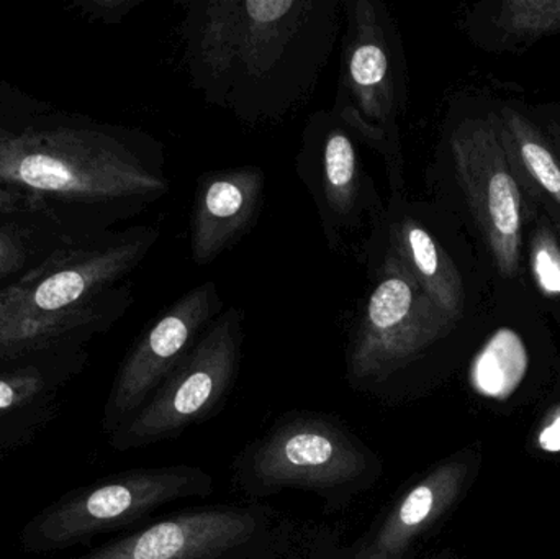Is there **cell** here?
<instances>
[{"label":"cell","mask_w":560,"mask_h":559,"mask_svg":"<svg viewBox=\"0 0 560 559\" xmlns=\"http://www.w3.org/2000/svg\"><path fill=\"white\" fill-rule=\"evenodd\" d=\"M341 9L338 0L189 2L180 33L190 84L245 124H278L315 91Z\"/></svg>","instance_id":"obj_1"},{"label":"cell","mask_w":560,"mask_h":559,"mask_svg":"<svg viewBox=\"0 0 560 559\" xmlns=\"http://www.w3.org/2000/svg\"><path fill=\"white\" fill-rule=\"evenodd\" d=\"M160 232L138 226L107 245L61 253L0 291V360L46 350L124 312L115 289L153 248Z\"/></svg>","instance_id":"obj_2"},{"label":"cell","mask_w":560,"mask_h":559,"mask_svg":"<svg viewBox=\"0 0 560 559\" xmlns=\"http://www.w3.org/2000/svg\"><path fill=\"white\" fill-rule=\"evenodd\" d=\"M0 180L81 202L133 209L163 199L171 189L160 141L94 128L0 137Z\"/></svg>","instance_id":"obj_3"},{"label":"cell","mask_w":560,"mask_h":559,"mask_svg":"<svg viewBox=\"0 0 560 559\" xmlns=\"http://www.w3.org/2000/svg\"><path fill=\"white\" fill-rule=\"evenodd\" d=\"M368 288L349 328L346 366L359 387L387 386L420 363L459 322L441 311L382 243L364 238Z\"/></svg>","instance_id":"obj_4"},{"label":"cell","mask_w":560,"mask_h":559,"mask_svg":"<svg viewBox=\"0 0 560 559\" xmlns=\"http://www.w3.org/2000/svg\"><path fill=\"white\" fill-rule=\"evenodd\" d=\"M346 30L331 110L384 161L388 194H404L400 120L407 75L400 35L381 0L342 2Z\"/></svg>","instance_id":"obj_5"},{"label":"cell","mask_w":560,"mask_h":559,"mask_svg":"<svg viewBox=\"0 0 560 559\" xmlns=\"http://www.w3.org/2000/svg\"><path fill=\"white\" fill-rule=\"evenodd\" d=\"M381 458L345 427L319 416H295L269 430L236 459V486L253 498L285 489L313 492L346 508L381 478Z\"/></svg>","instance_id":"obj_6"},{"label":"cell","mask_w":560,"mask_h":559,"mask_svg":"<svg viewBox=\"0 0 560 559\" xmlns=\"http://www.w3.org/2000/svg\"><path fill=\"white\" fill-rule=\"evenodd\" d=\"M213 478L197 466L133 469L72 491L39 512L22 532L23 550H65L105 532L143 521L183 499L207 498Z\"/></svg>","instance_id":"obj_7"},{"label":"cell","mask_w":560,"mask_h":559,"mask_svg":"<svg viewBox=\"0 0 560 559\" xmlns=\"http://www.w3.org/2000/svg\"><path fill=\"white\" fill-rule=\"evenodd\" d=\"M299 532L262 504L194 509L154 522L82 559H295Z\"/></svg>","instance_id":"obj_8"},{"label":"cell","mask_w":560,"mask_h":559,"mask_svg":"<svg viewBox=\"0 0 560 559\" xmlns=\"http://www.w3.org/2000/svg\"><path fill=\"white\" fill-rule=\"evenodd\" d=\"M245 343V311L229 307L171 371L147 404L110 435L118 452L176 439L225 403L238 376Z\"/></svg>","instance_id":"obj_9"},{"label":"cell","mask_w":560,"mask_h":559,"mask_svg":"<svg viewBox=\"0 0 560 559\" xmlns=\"http://www.w3.org/2000/svg\"><path fill=\"white\" fill-rule=\"evenodd\" d=\"M358 135L332 110L310 115L296 153V176L315 203L329 249L377 222L385 199L361 154Z\"/></svg>","instance_id":"obj_10"},{"label":"cell","mask_w":560,"mask_h":559,"mask_svg":"<svg viewBox=\"0 0 560 559\" xmlns=\"http://www.w3.org/2000/svg\"><path fill=\"white\" fill-rule=\"evenodd\" d=\"M446 144L454 180L495 268L503 278H515L522 259L523 200L495 121L490 115L464 118Z\"/></svg>","instance_id":"obj_11"},{"label":"cell","mask_w":560,"mask_h":559,"mask_svg":"<svg viewBox=\"0 0 560 559\" xmlns=\"http://www.w3.org/2000/svg\"><path fill=\"white\" fill-rule=\"evenodd\" d=\"M223 311L219 288L207 281L180 295L151 322L121 364L108 394L102 419L108 435L150 400Z\"/></svg>","instance_id":"obj_12"},{"label":"cell","mask_w":560,"mask_h":559,"mask_svg":"<svg viewBox=\"0 0 560 559\" xmlns=\"http://www.w3.org/2000/svg\"><path fill=\"white\" fill-rule=\"evenodd\" d=\"M365 238L387 246L441 311L456 322L463 321L467 302L463 269L405 193L388 194L381 217Z\"/></svg>","instance_id":"obj_13"},{"label":"cell","mask_w":560,"mask_h":559,"mask_svg":"<svg viewBox=\"0 0 560 559\" xmlns=\"http://www.w3.org/2000/svg\"><path fill=\"white\" fill-rule=\"evenodd\" d=\"M266 197L259 166L209 171L197 179L190 213V255L197 266L215 261L258 223Z\"/></svg>","instance_id":"obj_14"},{"label":"cell","mask_w":560,"mask_h":559,"mask_svg":"<svg viewBox=\"0 0 560 559\" xmlns=\"http://www.w3.org/2000/svg\"><path fill=\"white\" fill-rule=\"evenodd\" d=\"M467 466L446 462L411 486L382 519L368 554L385 559H401L411 545L443 517L463 491Z\"/></svg>","instance_id":"obj_15"},{"label":"cell","mask_w":560,"mask_h":559,"mask_svg":"<svg viewBox=\"0 0 560 559\" xmlns=\"http://www.w3.org/2000/svg\"><path fill=\"white\" fill-rule=\"evenodd\" d=\"M495 121L513 171L522 170L533 186L560 209V158L536 125L515 108L503 107Z\"/></svg>","instance_id":"obj_16"},{"label":"cell","mask_w":560,"mask_h":559,"mask_svg":"<svg viewBox=\"0 0 560 559\" xmlns=\"http://www.w3.org/2000/svg\"><path fill=\"white\" fill-rule=\"evenodd\" d=\"M525 371V348L515 335L503 331L477 358L472 384L482 396L503 400L522 383Z\"/></svg>","instance_id":"obj_17"},{"label":"cell","mask_w":560,"mask_h":559,"mask_svg":"<svg viewBox=\"0 0 560 559\" xmlns=\"http://www.w3.org/2000/svg\"><path fill=\"white\" fill-rule=\"evenodd\" d=\"M51 391V380L36 366L0 371V426L38 414Z\"/></svg>","instance_id":"obj_18"},{"label":"cell","mask_w":560,"mask_h":559,"mask_svg":"<svg viewBox=\"0 0 560 559\" xmlns=\"http://www.w3.org/2000/svg\"><path fill=\"white\" fill-rule=\"evenodd\" d=\"M499 26L518 39H538L560 32V0H505Z\"/></svg>","instance_id":"obj_19"},{"label":"cell","mask_w":560,"mask_h":559,"mask_svg":"<svg viewBox=\"0 0 560 559\" xmlns=\"http://www.w3.org/2000/svg\"><path fill=\"white\" fill-rule=\"evenodd\" d=\"M533 279L546 298L560 295V245L555 232L546 223L536 230L529 249Z\"/></svg>","instance_id":"obj_20"},{"label":"cell","mask_w":560,"mask_h":559,"mask_svg":"<svg viewBox=\"0 0 560 559\" xmlns=\"http://www.w3.org/2000/svg\"><path fill=\"white\" fill-rule=\"evenodd\" d=\"M140 0H97V2H85L88 12L107 23L121 22L125 15L131 12Z\"/></svg>","instance_id":"obj_21"},{"label":"cell","mask_w":560,"mask_h":559,"mask_svg":"<svg viewBox=\"0 0 560 559\" xmlns=\"http://www.w3.org/2000/svg\"><path fill=\"white\" fill-rule=\"evenodd\" d=\"M536 440L542 452L560 453V404L546 414Z\"/></svg>","instance_id":"obj_22"},{"label":"cell","mask_w":560,"mask_h":559,"mask_svg":"<svg viewBox=\"0 0 560 559\" xmlns=\"http://www.w3.org/2000/svg\"><path fill=\"white\" fill-rule=\"evenodd\" d=\"M22 246L7 233L0 232V278L22 266Z\"/></svg>","instance_id":"obj_23"},{"label":"cell","mask_w":560,"mask_h":559,"mask_svg":"<svg viewBox=\"0 0 560 559\" xmlns=\"http://www.w3.org/2000/svg\"><path fill=\"white\" fill-rule=\"evenodd\" d=\"M19 209V197L0 186V212L12 213Z\"/></svg>","instance_id":"obj_24"},{"label":"cell","mask_w":560,"mask_h":559,"mask_svg":"<svg viewBox=\"0 0 560 559\" xmlns=\"http://www.w3.org/2000/svg\"><path fill=\"white\" fill-rule=\"evenodd\" d=\"M362 559H385V558L377 557V555H374V554H369L368 557L362 558Z\"/></svg>","instance_id":"obj_25"}]
</instances>
